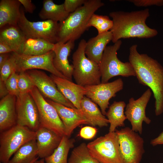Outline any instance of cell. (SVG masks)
<instances>
[{
  "instance_id": "cell-24",
  "label": "cell",
  "mask_w": 163,
  "mask_h": 163,
  "mask_svg": "<svg viewBox=\"0 0 163 163\" xmlns=\"http://www.w3.org/2000/svg\"><path fill=\"white\" fill-rule=\"evenodd\" d=\"M19 0L0 1V28L7 25H17L20 16Z\"/></svg>"
},
{
  "instance_id": "cell-3",
  "label": "cell",
  "mask_w": 163,
  "mask_h": 163,
  "mask_svg": "<svg viewBox=\"0 0 163 163\" xmlns=\"http://www.w3.org/2000/svg\"><path fill=\"white\" fill-rule=\"evenodd\" d=\"M104 5L100 0H86L82 5L70 13L59 23L58 42L65 43L79 39L88 28L87 25L92 15Z\"/></svg>"
},
{
  "instance_id": "cell-37",
  "label": "cell",
  "mask_w": 163,
  "mask_h": 163,
  "mask_svg": "<svg viewBox=\"0 0 163 163\" xmlns=\"http://www.w3.org/2000/svg\"><path fill=\"white\" fill-rule=\"evenodd\" d=\"M97 133V129L93 127L86 126L81 129L79 135L80 136L85 139H90L93 138Z\"/></svg>"
},
{
  "instance_id": "cell-28",
  "label": "cell",
  "mask_w": 163,
  "mask_h": 163,
  "mask_svg": "<svg viewBox=\"0 0 163 163\" xmlns=\"http://www.w3.org/2000/svg\"><path fill=\"white\" fill-rule=\"evenodd\" d=\"M38 157L36 139L30 141L21 146L8 163H30Z\"/></svg>"
},
{
  "instance_id": "cell-1",
  "label": "cell",
  "mask_w": 163,
  "mask_h": 163,
  "mask_svg": "<svg viewBox=\"0 0 163 163\" xmlns=\"http://www.w3.org/2000/svg\"><path fill=\"white\" fill-rule=\"evenodd\" d=\"M137 46L134 44L130 47L129 62L139 83L149 87L152 91L155 99V113L158 116L163 112V67L147 54L139 53Z\"/></svg>"
},
{
  "instance_id": "cell-42",
  "label": "cell",
  "mask_w": 163,
  "mask_h": 163,
  "mask_svg": "<svg viewBox=\"0 0 163 163\" xmlns=\"http://www.w3.org/2000/svg\"><path fill=\"white\" fill-rule=\"evenodd\" d=\"M10 56L9 53L0 54V68L8 60Z\"/></svg>"
},
{
  "instance_id": "cell-20",
  "label": "cell",
  "mask_w": 163,
  "mask_h": 163,
  "mask_svg": "<svg viewBox=\"0 0 163 163\" xmlns=\"http://www.w3.org/2000/svg\"><path fill=\"white\" fill-rule=\"evenodd\" d=\"M16 97L9 94L0 101V132L17 125Z\"/></svg>"
},
{
  "instance_id": "cell-12",
  "label": "cell",
  "mask_w": 163,
  "mask_h": 163,
  "mask_svg": "<svg viewBox=\"0 0 163 163\" xmlns=\"http://www.w3.org/2000/svg\"><path fill=\"white\" fill-rule=\"evenodd\" d=\"M16 108L17 125L36 131L40 126L38 109L30 93L16 97Z\"/></svg>"
},
{
  "instance_id": "cell-4",
  "label": "cell",
  "mask_w": 163,
  "mask_h": 163,
  "mask_svg": "<svg viewBox=\"0 0 163 163\" xmlns=\"http://www.w3.org/2000/svg\"><path fill=\"white\" fill-rule=\"evenodd\" d=\"M86 42L82 39L72 55L73 77L76 84L85 87L101 83V74L98 64L86 56Z\"/></svg>"
},
{
  "instance_id": "cell-30",
  "label": "cell",
  "mask_w": 163,
  "mask_h": 163,
  "mask_svg": "<svg viewBox=\"0 0 163 163\" xmlns=\"http://www.w3.org/2000/svg\"><path fill=\"white\" fill-rule=\"evenodd\" d=\"M68 163H101L90 154L87 144L83 142L72 150Z\"/></svg>"
},
{
  "instance_id": "cell-11",
  "label": "cell",
  "mask_w": 163,
  "mask_h": 163,
  "mask_svg": "<svg viewBox=\"0 0 163 163\" xmlns=\"http://www.w3.org/2000/svg\"><path fill=\"white\" fill-rule=\"evenodd\" d=\"M29 93L37 105L40 126L51 130L62 137L66 136L64 125L55 107L44 99L35 86Z\"/></svg>"
},
{
  "instance_id": "cell-15",
  "label": "cell",
  "mask_w": 163,
  "mask_h": 163,
  "mask_svg": "<svg viewBox=\"0 0 163 163\" xmlns=\"http://www.w3.org/2000/svg\"><path fill=\"white\" fill-rule=\"evenodd\" d=\"M26 71L35 86L44 96L68 107L76 108L58 90L50 76L37 69H30Z\"/></svg>"
},
{
  "instance_id": "cell-2",
  "label": "cell",
  "mask_w": 163,
  "mask_h": 163,
  "mask_svg": "<svg viewBox=\"0 0 163 163\" xmlns=\"http://www.w3.org/2000/svg\"><path fill=\"white\" fill-rule=\"evenodd\" d=\"M113 25L110 29L114 43L120 39L131 38H148L156 36L158 32L146 24L150 16L149 9L132 11H114L109 13Z\"/></svg>"
},
{
  "instance_id": "cell-36",
  "label": "cell",
  "mask_w": 163,
  "mask_h": 163,
  "mask_svg": "<svg viewBox=\"0 0 163 163\" xmlns=\"http://www.w3.org/2000/svg\"><path fill=\"white\" fill-rule=\"evenodd\" d=\"M137 7H146L152 5H163V0H129L127 1Z\"/></svg>"
},
{
  "instance_id": "cell-25",
  "label": "cell",
  "mask_w": 163,
  "mask_h": 163,
  "mask_svg": "<svg viewBox=\"0 0 163 163\" xmlns=\"http://www.w3.org/2000/svg\"><path fill=\"white\" fill-rule=\"evenodd\" d=\"M43 3L42 8L39 14L42 20H50L60 23L69 14L65 10L63 3L57 5L52 0H44Z\"/></svg>"
},
{
  "instance_id": "cell-27",
  "label": "cell",
  "mask_w": 163,
  "mask_h": 163,
  "mask_svg": "<svg viewBox=\"0 0 163 163\" xmlns=\"http://www.w3.org/2000/svg\"><path fill=\"white\" fill-rule=\"evenodd\" d=\"M126 105L124 101H114L109 107L105 115L110 124L109 132H115L117 127L124 126L127 119L124 112Z\"/></svg>"
},
{
  "instance_id": "cell-26",
  "label": "cell",
  "mask_w": 163,
  "mask_h": 163,
  "mask_svg": "<svg viewBox=\"0 0 163 163\" xmlns=\"http://www.w3.org/2000/svg\"><path fill=\"white\" fill-rule=\"evenodd\" d=\"M55 44L41 38H27L23 44L21 54L37 56L53 50Z\"/></svg>"
},
{
  "instance_id": "cell-40",
  "label": "cell",
  "mask_w": 163,
  "mask_h": 163,
  "mask_svg": "<svg viewBox=\"0 0 163 163\" xmlns=\"http://www.w3.org/2000/svg\"><path fill=\"white\" fill-rule=\"evenodd\" d=\"M150 144L153 146L163 144V131L157 137L151 140Z\"/></svg>"
},
{
  "instance_id": "cell-35",
  "label": "cell",
  "mask_w": 163,
  "mask_h": 163,
  "mask_svg": "<svg viewBox=\"0 0 163 163\" xmlns=\"http://www.w3.org/2000/svg\"><path fill=\"white\" fill-rule=\"evenodd\" d=\"M86 0H65L63 4L65 10L70 14L74 12L82 5Z\"/></svg>"
},
{
  "instance_id": "cell-17",
  "label": "cell",
  "mask_w": 163,
  "mask_h": 163,
  "mask_svg": "<svg viewBox=\"0 0 163 163\" xmlns=\"http://www.w3.org/2000/svg\"><path fill=\"white\" fill-rule=\"evenodd\" d=\"M35 132L38 156L44 159L53 153L59 145L62 137L41 126Z\"/></svg>"
},
{
  "instance_id": "cell-38",
  "label": "cell",
  "mask_w": 163,
  "mask_h": 163,
  "mask_svg": "<svg viewBox=\"0 0 163 163\" xmlns=\"http://www.w3.org/2000/svg\"><path fill=\"white\" fill-rule=\"evenodd\" d=\"M24 6L25 11L30 13H33L36 9L35 5L32 3L31 0H19Z\"/></svg>"
},
{
  "instance_id": "cell-7",
  "label": "cell",
  "mask_w": 163,
  "mask_h": 163,
  "mask_svg": "<svg viewBox=\"0 0 163 163\" xmlns=\"http://www.w3.org/2000/svg\"><path fill=\"white\" fill-rule=\"evenodd\" d=\"M87 146L91 155L101 163H123L115 132L97 138Z\"/></svg>"
},
{
  "instance_id": "cell-9",
  "label": "cell",
  "mask_w": 163,
  "mask_h": 163,
  "mask_svg": "<svg viewBox=\"0 0 163 163\" xmlns=\"http://www.w3.org/2000/svg\"><path fill=\"white\" fill-rule=\"evenodd\" d=\"M115 132L123 163H140L145 152L143 138L129 127Z\"/></svg>"
},
{
  "instance_id": "cell-44",
  "label": "cell",
  "mask_w": 163,
  "mask_h": 163,
  "mask_svg": "<svg viewBox=\"0 0 163 163\" xmlns=\"http://www.w3.org/2000/svg\"><path fill=\"white\" fill-rule=\"evenodd\" d=\"M39 158V157L38 156L37 157V158H36L34 160L32 161L30 163H34L36 160L38 159Z\"/></svg>"
},
{
  "instance_id": "cell-13",
  "label": "cell",
  "mask_w": 163,
  "mask_h": 163,
  "mask_svg": "<svg viewBox=\"0 0 163 163\" xmlns=\"http://www.w3.org/2000/svg\"><path fill=\"white\" fill-rule=\"evenodd\" d=\"M152 94V91L149 88L138 99L130 98L125 107V114L131 123L132 129L140 134L142 132L143 122L149 124L151 121L146 116L145 109Z\"/></svg>"
},
{
  "instance_id": "cell-21",
  "label": "cell",
  "mask_w": 163,
  "mask_h": 163,
  "mask_svg": "<svg viewBox=\"0 0 163 163\" xmlns=\"http://www.w3.org/2000/svg\"><path fill=\"white\" fill-rule=\"evenodd\" d=\"M112 39V33L108 31L89 39L86 42L85 50L87 58L98 64L107 45Z\"/></svg>"
},
{
  "instance_id": "cell-41",
  "label": "cell",
  "mask_w": 163,
  "mask_h": 163,
  "mask_svg": "<svg viewBox=\"0 0 163 163\" xmlns=\"http://www.w3.org/2000/svg\"><path fill=\"white\" fill-rule=\"evenodd\" d=\"M13 52L11 48L5 43L0 41V54Z\"/></svg>"
},
{
  "instance_id": "cell-39",
  "label": "cell",
  "mask_w": 163,
  "mask_h": 163,
  "mask_svg": "<svg viewBox=\"0 0 163 163\" xmlns=\"http://www.w3.org/2000/svg\"><path fill=\"white\" fill-rule=\"evenodd\" d=\"M5 83L0 79V97L2 99L8 94Z\"/></svg>"
},
{
  "instance_id": "cell-19",
  "label": "cell",
  "mask_w": 163,
  "mask_h": 163,
  "mask_svg": "<svg viewBox=\"0 0 163 163\" xmlns=\"http://www.w3.org/2000/svg\"><path fill=\"white\" fill-rule=\"evenodd\" d=\"M46 101L56 109L65 128L66 136L69 138L73 130L81 124H88L76 108L73 109L50 99Z\"/></svg>"
},
{
  "instance_id": "cell-32",
  "label": "cell",
  "mask_w": 163,
  "mask_h": 163,
  "mask_svg": "<svg viewBox=\"0 0 163 163\" xmlns=\"http://www.w3.org/2000/svg\"><path fill=\"white\" fill-rule=\"evenodd\" d=\"M18 73L13 71L5 82L9 93L16 97L20 95L18 85Z\"/></svg>"
},
{
  "instance_id": "cell-29",
  "label": "cell",
  "mask_w": 163,
  "mask_h": 163,
  "mask_svg": "<svg viewBox=\"0 0 163 163\" xmlns=\"http://www.w3.org/2000/svg\"><path fill=\"white\" fill-rule=\"evenodd\" d=\"M74 139L66 136L62 137L59 145L53 153L44 158L46 163H68L69 150L74 146Z\"/></svg>"
},
{
  "instance_id": "cell-22",
  "label": "cell",
  "mask_w": 163,
  "mask_h": 163,
  "mask_svg": "<svg viewBox=\"0 0 163 163\" xmlns=\"http://www.w3.org/2000/svg\"><path fill=\"white\" fill-rule=\"evenodd\" d=\"M79 111L80 114L87 120L88 125L102 127L107 126L109 123L97 104L86 96L82 99L81 109Z\"/></svg>"
},
{
  "instance_id": "cell-43",
  "label": "cell",
  "mask_w": 163,
  "mask_h": 163,
  "mask_svg": "<svg viewBox=\"0 0 163 163\" xmlns=\"http://www.w3.org/2000/svg\"><path fill=\"white\" fill-rule=\"evenodd\" d=\"M44 158H40V160H36L34 163H45Z\"/></svg>"
},
{
  "instance_id": "cell-8",
  "label": "cell",
  "mask_w": 163,
  "mask_h": 163,
  "mask_svg": "<svg viewBox=\"0 0 163 163\" xmlns=\"http://www.w3.org/2000/svg\"><path fill=\"white\" fill-rule=\"evenodd\" d=\"M20 13L18 25L27 37L41 38L53 44L58 42L59 23L50 20L32 22L26 17L23 8Z\"/></svg>"
},
{
  "instance_id": "cell-23",
  "label": "cell",
  "mask_w": 163,
  "mask_h": 163,
  "mask_svg": "<svg viewBox=\"0 0 163 163\" xmlns=\"http://www.w3.org/2000/svg\"><path fill=\"white\" fill-rule=\"evenodd\" d=\"M26 37L17 25H7L0 28V41L6 44L13 52L21 54Z\"/></svg>"
},
{
  "instance_id": "cell-31",
  "label": "cell",
  "mask_w": 163,
  "mask_h": 163,
  "mask_svg": "<svg viewBox=\"0 0 163 163\" xmlns=\"http://www.w3.org/2000/svg\"><path fill=\"white\" fill-rule=\"evenodd\" d=\"M18 73V85L20 94L29 93L35 85L26 71Z\"/></svg>"
},
{
  "instance_id": "cell-34",
  "label": "cell",
  "mask_w": 163,
  "mask_h": 163,
  "mask_svg": "<svg viewBox=\"0 0 163 163\" xmlns=\"http://www.w3.org/2000/svg\"><path fill=\"white\" fill-rule=\"evenodd\" d=\"M109 19V17L107 16L99 15L94 14L89 20L87 27L88 28L90 27H93L98 30Z\"/></svg>"
},
{
  "instance_id": "cell-5",
  "label": "cell",
  "mask_w": 163,
  "mask_h": 163,
  "mask_svg": "<svg viewBox=\"0 0 163 163\" xmlns=\"http://www.w3.org/2000/svg\"><path fill=\"white\" fill-rule=\"evenodd\" d=\"M121 40L112 45L107 46L98 64L101 74V83L108 82L112 78L117 76L124 77L136 76L133 67L129 62H123L117 57V51L122 44Z\"/></svg>"
},
{
  "instance_id": "cell-45",
  "label": "cell",
  "mask_w": 163,
  "mask_h": 163,
  "mask_svg": "<svg viewBox=\"0 0 163 163\" xmlns=\"http://www.w3.org/2000/svg\"><path fill=\"white\" fill-rule=\"evenodd\" d=\"M0 163H1L0 162Z\"/></svg>"
},
{
  "instance_id": "cell-33",
  "label": "cell",
  "mask_w": 163,
  "mask_h": 163,
  "mask_svg": "<svg viewBox=\"0 0 163 163\" xmlns=\"http://www.w3.org/2000/svg\"><path fill=\"white\" fill-rule=\"evenodd\" d=\"M14 71H15L14 63L10 56L8 60L0 68V79L5 82Z\"/></svg>"
},
{
  "instance_id": "cell-16",
  "label": "cell",
  "mask_w": 163,
  "mask_h": 163,
  "mask_svg": "<svg viewBox=\"0 0 163 163\" xmlns=\"http://www.w3.org/2000/svg\"><path fill=\"white\" fill-rule=\"evenodd\" d=\"M75 41L69 40L65 43L58 42L53 50L55 53L53 64L56 69L67 79L72 81L73 67L68 60V57L74 48Z\"/></svg>"
},
{
  "instance_id": "cell-10",
  "label": "cell",
  "mask_w": 163,
  "mask_h": 163,
  "mask_svg": "<svg viewBox=\"0 0 163 163\" xmlns=\"http://www.w3.org/2000/svg\"><path fill=\"white\" fill-rule=\"evenodd\" d=\"M10 56L14 62L15 70L17 73L30 69H41L47 71L56 76L67 79L56 69L53 65L55 53L53 50L45 54L37 56L25 55L13 52Z\"/></svg>"
},
{
  "instance_id": "cell-14",
  "label": "cell",
  "mask_w": 163,
  "mask_h": 163,
  "mask_svg": "<svg viewBox=\"0 0 163 163\" xmlns=\"http://www.w3.org/2000/svg\"><path fill=\"white\" fill-rule=\"evenodd\" d=\"M123 85L122 79L119 78L111 82L86 86L85 96L98 105L102 113L105 115L110 100L123 89Z\"/></svg>"
},
{
  "instance_id": "cell-6",
  "label": "cell",
  "mask_w": 163,
  "mask_h": 163,
  "mask_svg": "<svg viewBox=\"0 0 163 163\" xmlns=\"http://www.w3.org/2000/svg\"><path fill=\"white\" fill-rule=\"evenodd\" d=\"M35 139V131L17 124L0 132V162L8 163L12 156L21 146Z\"/></svg>"
},
{
  "instance_id": "cell-18",
  "label": "cell",
  "mask_w": 163,
  "mask_h": 163,
  "mask_svg": "<svg viewBox=\"0 0 163 163\" xmlns=\"http://www.w3.org/2000/svg\"><path fill=\"white\" fill-rule=\"evenodd\" d=\"M50 76L60 92L76 109L80 110L81 101L86 93L85 87L52 74Z\"/></svg>"
}]
</instances>
